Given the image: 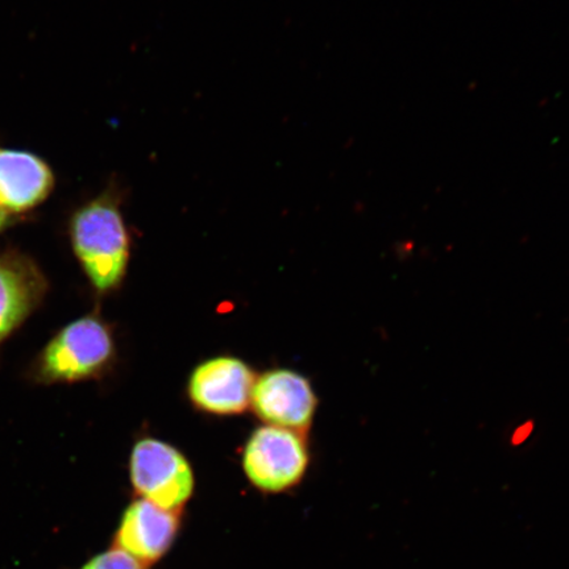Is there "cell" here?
<instances>
[{"label": "cell", "instance_id": "obj_10", "mask_svg": "<svg viewBox=\"0 0 569 569\" xmlns=\"http://www.w3.org/2000/svg\"><path fill=\"white\" fill-rule=\"evenodd\" d=\"M81 569H148L122 550L112 547L90 559Z\"/></svg>", "mask_w": 569, "mask_h": 569}, {"label": "cell", "instance_id": "obj_8", "mask_svg": "<svg viewBox=\"0 0 569 569\" xmlns=\"http://www.w3.org/2000/svg\"><path fill=\"white\" fill-rule=\"evenodd\" d=\"M47 290L46 276L30 258L0 253V343L40 306Z\"/></svg>", "mask_w": 569, "mask_h": 569}, {"label": "cell", "instance_id": "obj_6", "mask_svg": "<svg viewBox=\"0 0 569 569\" xmlns=\"http://www.w3.org/2000/svg\"><path fill=\"white\" fill-rule=\"evenodd\" d=\"M251 405L261 421L269 426L300 431L315 418L317 396L302 375L273 369L256 379Z\"/></svg>", "mask_w": 569, "mask_h": 569}, {"label": "cell", "instance_id": "obj_3", "mask_svg": "<svg viewBox=\"0 0 569 569\" xmlns=\"http://www.w3.org/2000/svg\"><path fill=\"white\" fill-rule=\"evenodd\" d=\"M134 493L156 507L181 513L193 497V467L181 451L160 439H140L130 458Z\"/></svg>", "mask_w": 569, "mask_h": 569}, {"label": "cell", "instance_id": "obj_2", "mask_svg": "<svg viewBox=\"0 0 569 569\" xmlns=\"http://www.w3.org/2000/svg\"><path fill=\"white\" fill-rule=\"evenodd\" d=\"M116 345L112 333L96 315L63 327L44 347L32 367L40 383H67L94 379L109 367Z\"/></svg>", "mask_w": 569, "mask_h": 569}, {"label": "cell", "instance_id": "obj_7", "mask_svg": "<svg viewBox=\"0 0 569 569\" xmlns=\"http://www.w3.org/2000/svg\"><path fill=\"white\" fill-rule=\"evenodd\" d=\"M180 529L181 513L138 498L128 505L120 518L116 547L149 567L172 549Z\"/></svg>", "mask_w": 569, "mask_h": 569}, {"label": "cell", "instance_id": "obj_1", "mask_svg": "<svg viewBox=\"0 0 569 569\" xmlns=\"http://www.w3.org/2000/svg\"><path fill=\"white\" fill-rule=\"evenodd\" d=\"M120 204L122 194L113 184L82 204L70 219L71 247L99 293L116 290L130 262L131 237Z\"/></svg>", "mask_w": 569, "mask_h": 569}, {"label": "cell", "instance_id": "obj_11", "mask_svg": "<svg viewBox=\"0 0 569 569\" xmlns=\"http://www.w3.org/2000/svg\"><path fill=\"white\" fill-rule=\"evenodd\" d=\"M17 218L11 216V213L6 212L3 209H0V232L9 229V227L16 222Z\"/></svg>", "mask_w": 569, "mask_h": 569}, {"label": "cell", "instance_id": "obj_5", "mask_svg": "<svg viewBox=\"0 0 569 569\" xmlns=\"http://www.w3.org/2000/svg\"><path fill=\"white\" fill-rule=\"evenodd\" d=\"M256 377L244 361L232 356L206 360L190 375L188 393L199 410L234 416L251 405Z\"/></svg>", "mask_w": 569, "mask_h": 569}, {"label": "cell", "instance_id": "obj_4", "mask_svg": "<svg viewBox=\"0 0 569 569\" xmlns=\"http://www.w3.org/2000/svg\"><path fill=\"white\" fill-rule=\"evenodd\" d=\"M310 455L300 432L262 426L249 437L243 471L252 487L267 495L289 492L308 472Z\"/></svg>", "mask_w": 569, "mask_h": 569}, {"label": "cell", "instance_id": "obj_9", "mask_svg": "<svg viewBox=\"0 0 569 569\" xmlns=\"http://www.w3.org/2000/svg\"><path fill=\"white\" fill-rule=\"evenodd\" d=\"M54 176L38 156L0 148V209L21 213L38 208L51 196Z\"/></svg>", "mask_w": 569, "mask_h": 569}]
</instances>
